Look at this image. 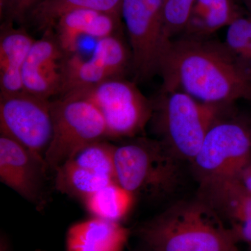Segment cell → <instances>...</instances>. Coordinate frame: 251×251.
Instances as JSON below:
<instances>
[{"instance_id":"6da1fadb","label":"cell","mask_w":251,"mask_h":251,"mask_svg":"<svg viewBox=\"0 0 251 251\" xmlns=\"http://www.w3.org/2000/svg\"><path fill=\"white\" fill-rule=\"evenodd\" d=\"M161 91H181L198 101L229 105L251 100V78L237 67L224 42L180 35L170 41L162 57Z\"/></svg>"},{"instance_id":"7a4b0ae2","label":"cell","mask_w":251,"mask_h":251,"mask_svg":"<svg viewBox=\"0 0 251 251\" xmlns=\"http://www.w3.org/2000/svg\"><path fill=\"white\" fill-rule=\"evenodd\" d=\"M137 233L150 251H232L235 239L198 197L172 203Z\"/></svg>"},{"instance_id":"3957f363","label":"cell","mask_w":251,"mask_h":251,"mask_svg":"<svg viewBox=\"0 0 251 251\" xmlns=\"http://www.w3.org/2000/svg\"><path fill=\"white\" fill-rule=\"evenodd\" d=\"M185 163L158 140L135 138L114 149L116 182L133 197L176 196L186 181Z\"/></svg>"},{"instance_id":"277c9868","label":"cell","mask_w":251,"mask_h":251,"mask_svg":"<svg viewBox=\"0 0 251 251\" xmlns=\"http://www.w3.org/2000/svg\"><path fill=\"white\" fill-rule=\"evenodd\" d=\"M226 106L198 101L181 91H161L153 103L158 140L180 159L191 164L206 133L222 116Z\"/></svg>"},{"instance_id":"5b68a950","label":"cell","mask_w":251,"mask_h":251,"mask_svg":"<svg viewBox=\"0 0 251 251\" xmlns=\"http://www.w3.org/2000/svg\"><path fill=\"white\" fill-rule=\"evenodd\" d=\"M52 134L44 160L54 172L79 151L107 137L106 127L98 108L87 99L61 96L50 100Z\"/></svg>"},{"instance_id":"8992f818","label":"cell","mask_w":251,"mask_h":251,"mask_svg":"<svg viewBox=\"0 0 251 251\" xmlns=\"http://www.w3.org/2000/svg\"><path fill=\"white\" fill-rule=\"evenodd\" d=\"M251 161V127L222 115L206 133L190 166L201 184L236 178Z\"/></svg>"},{"instance_id":"52a82bcc","label":"cell","mask_w":251,"mask_h":251,"mask_svg":"<svg viewBox=\"0 0 251 251\" xmlns=\"http://www.w3.org/2000/svg\"><path fill=\"white\" fill-rule=\"evenodd\" d=\"M65 95L76 96L92 102L101 114L107 137L110 138H133L152 117V102L134 82L124 77L109 79Z\"/></svg>"},{"instance_id":"ba28073f","label":"cell","mask_w":251,"mask_h":251,"mask_svg":"<svg viewBox=\"0 0 251 251\" xmlns=\"http://www.w3.org/2000/svg\"><path fill=\"white\" fill-rule=\"evenodd\" d=\"M122 20L129 39L135 80H150L159 73L169 44L164 31L162 0H122Z\"/></svg>"},{"instance_id":"9c48e42d","label":"cell","mask_w":251,"mask_h":251,"mask_svg":"<svg viewBox=\"0 0 251 251\" xmlns=\"http://www.w3.org/2000/svg\"><path fill=\"white\" fill-rule=\"evenodd\" d=\"M0 133L44 159L52 134L50 100L25 91L0 95Z\"/></svg>"},{"instance_id":"30bf717a","label":"cell","mask_w":251,"mask_h":251,"mask_svg":"<svg viewBox=\"0 0 251 251\" xmlns=\"http://www.w3.org/2000/svg\"><path fill=\"white\" fill-rule=\"evenodd\" d=\"M49 172L44 158L13 138L0 135V180L37 209L47 204L46 181Z\"/></svg>"},{"instance_id":"8fae6325","label":"cell","mask_w":251,"mask_h":251,"mask_svg":"<svg viewBox=\"0 0 251 251\" xmlns=\"http://www.w3.org/2000/svg\"><path fill=\"white\" fill-rule=\"evenodd\" d=\"M198 185L196 197L215 212L236 242L251 244V193L236 178Z\"/></svg>"},{"instance_id":"7c38bea8","label":"cell","mask_w":251,"mask_h":251,"mask_svg":"<svg viewBox=\"0 0 251 251\" xmlns=\"http://www.w3.org/2000/svg\"><path fill=\"white\" fill-rule=\"evenodd\" d=\"M66 55L53 30L43 31L40 39L34 41L23 67V91L46 100L60 95Z\"/></svg>"},{"instance_id":"4fadbf2b","label":"cell","mask_w":251,"mask_h":251,"mask_svg":"<svg viewBox=\"0 0 251 251\" xmlns=\"http://www.w3.org/2000/svg\"><path fill=\"white\" fill-rule=\"evenodd\" d=\"M122 17L118 15L79 9L71 10L55 21L52 29L65 54L76 53L81 37L88 36L97 40L117 34L121 27Z\"/></svg>"},{"instance_id":"5bb4252c","label":"cell","mask_w":251,"mask_h":251,"mask_svg":"<svg viewBox=\"0 0 251 251\" xmlns=\"http://www.w3.org/2000/svg\"><path fill=\"white\" fill-rule=\"evenodd\" d=\"M5 21L0 35V95L23 92L22 73L35 39L25 28Z\"/></svg>"},{"instance_id":"9a60e30c","label":"cell","mask_w":251,"mask_h":251,"mask_svg":"<svg viewBox=\"0 0 251 251\" xmlns=\"http://www.w3.org/2000/svg\"><path fill=\"white\" fill-rule=\"evenodd\" d=\"M128 237L118 222L95 217L72 226L66 244L67 251H122Z\"/></svg>"},{"instance_id":"2e32d148","label":"cell","mask_w":251,"mask_h":251,"mask_svg":"<svg viewBox=\"0 0 251 251\" xmlns=\"http://www.w3.org/2000/svg\"><path fill=\"white\" fill-rule=\"evenodd\" d=\"M239 16L233 0H196L181 35L209 37Z\"/></svg>"},{"instance_id":"e0dca14e","label":"cell","mask_w":251,"mask_h":251,"mask_svg":"<svg viewBox=\"0 0 251 251\" xmlns=\"http://www.w3.org/2000/svg\"><path fill=\"white\" fill-rule=\"evenodd\" d=\"M54 173V186L64 194L85 201L100 188L116 182L105 175L94 173L69 160Z\"/></svg>"},{"instance_id":"ac0fdd59","label":"cell","mask_w":251,"mask_h":251,"mask_svg":"<svg viewBox=\"0 0 251 251\" xmlns=\"http://www.w3.org/2000/svg\"><path fill=\"white\" fill-rule=\"evenodd\" d=\"M122 0H43L27 18L43 31L52 29L55 21L71 10H97L121 16Z\"/></svg>"},{"instance_id":"d6986e66","label":"cell","mask_w":251,"mask_h":251,"mask_svg":"<svg viewBox=\"0 0 251 251\" xmlns=\"http://www.w3.org/2000/svg\"><path fill=\"white\" fill-rule=\"evenodd\" d=\"M133 198L117 182H113L94 193L84 203L95 217L118 222L129 210Z\"/></svg>"},{"instance_id":"ffe728a7","label":"cell","mask_w":251,"mask_h":251,"mask_svg":"<svg viewBox=\"0 0 251 251\" xmlns=\"http://www.w3.org/2000/svg\"><path fill=\"white\" fill-rule=\"evenodd\" d=\"M91 55L115 78L124 77L131 69L130 50L117 34L98 39Z\"/></svg>"},{"instance_id":"44dd1931","label":"cell","mask_w":251,"mask_h":251,"mask_svg":"<svg viewBox=\"0 0 251 251\" xmlns=\"http://www.w3.org/2000/svg\"><path fill=\"white\" fill-rule=\"evenodd\" d=\"M224 44L237 67L251 78V17L240 15L229 24Z\"/></svg>"},{"instance_id":"7402d4cb","label":"cell","mask_w":251,"mask_h":251,"mask_svg":"<svg viewBox=\"0 0 251 251\" xmlns=\"http://www.w3.org/2000/svg\"><path fill=\"white\" fill-rule=\"evenodd\" d=\"M114 149L115 145L100 140L86 147L71 160L79 166L115 180Z\"/></svg>"},{"instance_id":"603a6c76","label":"cell","mask_w":251,"mask_h":251,"mask_svg":"<svg viewBox=\"0 0 251 251\" xmlns=\"http://www.w3.org/2000/svg\"><path fill=\"white\" fill-rule=\"evenodd\" d=\"M196 0H165L163 2L165 34L169 40L182 34Z\"/></svg>"},{"instance_id":"cb8c5ba5","label":"cell","mask_w":251,"mask_h":251,"mask_svg":"<svg viewBox=\"0 0 251 251\" xmlns=\"http://www.w3.org/2000/svg\"><path fill=\"white\" fill-rule=\"evenodd\" d=\"M43 0H0L1 17L7 22L22 23Z\"/></svg>"},{"instance_id":"d4e9b609","label":"cell","mask_w":251,"mask_h":251,"mask_svg":"<svg viewBox=\"0 0 251 251\" xmlns=\"http://www.w3.org/2000/svg\"><path fill=\"white\" fill-rule=\"evenodd\" d=\"M242 1L245 5V7L247 8L249 16L251 17V0H242Z\"/></svg>"},{"instance_id":"484cf974","label":"cell","mask_w":251,"mask_h":251,"mask_svg":"<svg viewBox=\"0 0 251 251\" xmlns=\"http://www.w3.org/2000/svg\"><path fill=\"white\" fill-rule=\"evenodd\" d=\"M1 251H9L7 244L5 242L4 239L1 240Z\"/></svg>"},{"instance_id":"4316f807","label":"cell","mask_w":251,"mask_h":251,"mask_svg":"<svg viewBox=\"0 0 251 251\" xmlns=\"http://www.w3.org/2000/svg\"><path fill=\"white\" fill-rule=\"evenodd\" d=\"M232 251H238L237 247L234 248L233 250H232Z\"/></svg>"},{"instance_id":"83f0119b","label":"cell","mask_w":251,"mask_h":251,"mask_svg":"<svg viewBox=\"0 0 251 251\" xmlns=\"http://www.w3.org/2000/svg\"><path fill=\"white\" fill-rule=\"evenodd\" d=\"M250 245H251V244H250Z\"/></svg>"},{"instance_id":"f1b7e54d","label":"cell","mask_w":251,"mask_h":251,"mask_svg":"<svg viewBox=\"0 0 251 251\" xmlns=\"http://www.w3.org/2000/svg\"></svg>"}]
</instances>
